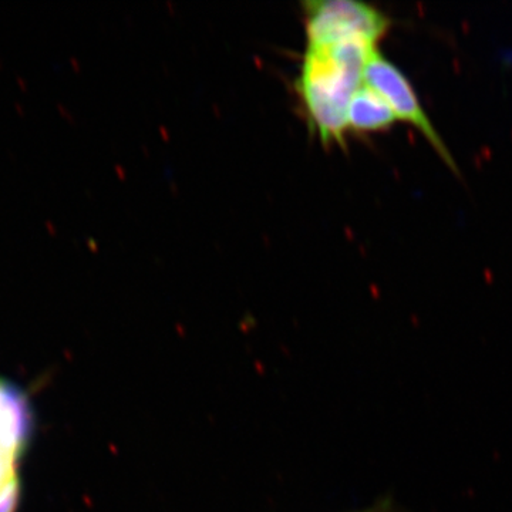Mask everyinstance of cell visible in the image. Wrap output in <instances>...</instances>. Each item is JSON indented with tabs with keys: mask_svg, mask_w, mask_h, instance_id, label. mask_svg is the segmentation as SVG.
<instances>
[{
	"mask_svg": "<svg viewBox=\"0 0 512 512\" xmlns=\"http://www.w3.org/2000/svg\"><path fill=\"white\" fill-rule=\"evenodd\" d=\"M397 119L387 101L362 84L352 97L348 110V128L355 133H376L393 126Z\"/></svg>",
	"mask_w": 512,
	"mask_h": 512,
	"instance_id": "obj_5",
	"label": "cell"
},
{
	"mask_svg": "<svg viewBox=\"0 0 512 512\" xmlns=\"http://www.w3.org/2000/svg\"><path fill=\"white\" fill-rule=\"evenodd\" d=\"M306 46L365 42L377 46L390 28L375 6L356 0H309L303 3Z\"/></svg>",
	"mask_w": 512,
	"mask_h": 512,
	"instance_id": "obj_2",
	"label": "cell"
},
{
	"mask_svg": "<svg viewBox=\"0 0 512 512\" xmlns=\"http://www.w3.org/2000/svg\"><path fill=\"white\" fill-rule=\"evenodd\" d=\"M33 413L22 389L0 377V512H15L22 491L23 457Z\"/></svg>",
	"mask_w": 512,
	"mask_h": 512,
	"instance_id": "obj_3",
	"label": "cell"
},
{
	"mask_svg": "<svg viewBox=\"0 0 512 512\" xmlns=\"http://www.w3.org/2000/svg\"><path fill=\"white\" fill-rule=\"evenodd\" d=\"M376 50L365 42L306 46L296 92L323 146H345L350 100L362 87L366 64Z\"/></svg>",
	"mask_w": 512,
	"mask_h": 512,
	"instance_id": "obj_1",
	"label": "cell"
},
{
	"mask_svg": "<svg viewBox=\"0 0 512 512\" xmlns=\"http://www.w3.org/2000/svg\"><path fill=\"white\" fill-rule=\"evenodd\" d=\"M353 512H403L400 510L399 505L394 503L390 498H383V500L377 501L372 507L365 508V510L353 511Z\"/></svg>",
	"mask_w": 512,
	"mask_h": 512,
	"instance_id": "obj_6",
	"label": "cell"
},
{
	"mask_svg": "<svg viewBox=\"0 0 512 512\" xmlns=\"http://www.w3.org/2000/svg\"><path fill=\"white\" fill-rule=\"evenodd\" d=\"M363 84L375 90L387 101L397 120L406 121L423 133L434 150L443 158L444 163L451 170H457L456 161L451 157L443 138L437 133L436 127L421 106L412 83L404 76L399 67L384 59L379 50L373 53L366 64L365 72H363Z\"/></svg>",
	"mask_w": 512,
	"mask_h": 512,
	"instance_id": "obj_4",
	"label": "cell"
}]
</instances>
